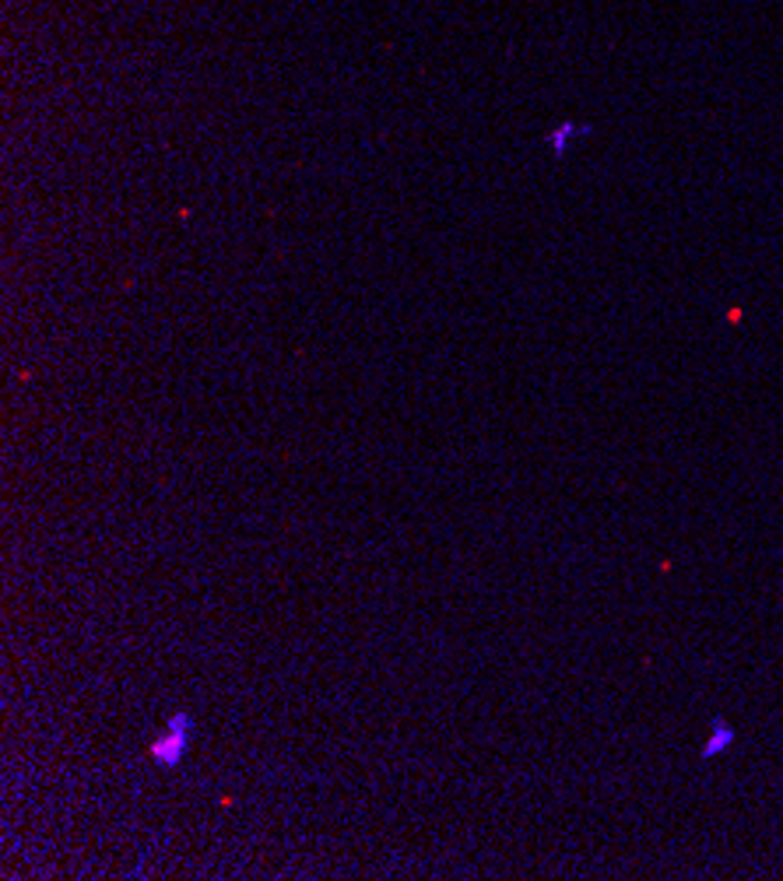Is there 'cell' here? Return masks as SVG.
<instances>
[{
    "label": "cell",
    "mask_w": 783,
    "mask_h": 881,
    "mask_svg": "<svg viewBox=\"0 0 783 881\" xmlns=\"http://www.w3.org/2000/svg\"><path fill=\"white\" fill-rule=\"evenodd\" d=\"M190 730H194V716L190 713H172L166 720V730L152 741V758L158 766H180V758L190 744Z\"/></svg>",
    "instance_id": "1"
},
{
    "label": "cell",
    "mask_w": 783,
    "mask_h": 881,
    "mask_svg": "<svg viewBox=\"0 0 783 881\" xmlns=\"http://www.w3.org/2000/svg\"><path fill=\"white\" fill-rule=\"evenodd\" d=\"M731 744H734V730H731V724H723V716H717V720H714V738L703 744L699 755L703 758H714L717 752L731 749Z\"/></svg>",
    "instance_id": "3"
},
{
    "label": "cell",
    "mask_w": 783,
    "mask_h": 881,
    "mask_svg": "<svg viewBox=\"0 0 783 881\" xmlns=\"http://www.w3.org/2000/svg\"><path fill=\"white\" fill-rule=\"evenodd\" d=\"M580 138H590V124H580V119H563V124H555L549 133H544V144L552 148L555 158H563Z\"/></svg>",
    "instance_id": "2"
}]
</instances>
